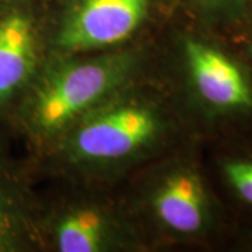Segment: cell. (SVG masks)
Returning a JSON list of instances; mask_svg holds the SVG:
<instances>
[{
    "mask_svg": "<svg viewBox=\"0 0 252 252\" xmlns=\"http://www.w3.org/2000/svg\"><path fill=\"white\" fill-rule=\"evenodd\" d=\"M109 241V224L94 209L70 210L56 227V244L62 252H97Z\"/></svg>",
    "mask_w": 252,
    "mask_h": 252,
    "instance_id": "cell-8",
    "label": "cell"
},
{
    "mask_svg": "<svg viewBox=\"0 0 252 252\" xmlns=\"http://www.w3.org/2000/svg\"><path fill=\"white\" fill-rule=\"evenodd\" d=\"M152 0H73L62 18L56 45L63 52H84L115 45L135 32Z\"/></svg>",
    "mask_w": 252,
    "mask_h": 252,
    "instance_id": "cell-4",
    "label": "cell"
},
{
    "mask_svg": "<svg viewBox=\"0 0 252 252\" xmlns=\"http://www.w3.org/2000/svg\"><path fill=\"white\" fill-rule=\"evenodd\" d=\"M248 247H250V250H252V234L248 238Z\"/></svg>",
    "mask_w": 252,
    "mask_h": 252,
    "instance_id": "cell-12",
    "label": "cell"
},
{
    "mask_svg": "<svg viewBox=\"0 0 252 252\" xmlns=\"http://www.w3.org/2000/svg\"><path fill=\"white\" fill-rule=\"evenodd\" d=\"M247 56H248V67H250V70H251L252 74V38L251 41H250V44L247 46Z\"/></svg>",
    "mask_w": 252,
    "mask_h": 252,
    "instance_id": "cell-11",
    "label": "cell"
},
{
    "mask_svg": "<svg viewBox=\"0 0 252 252\" xmlns=\"http://www.w3.org/2000/svg\"><path fill=\"white\" fill-rule=\"evenodd\" d=\"M221 171L237 199L252 207V156L227 158L221 164Z\"/></svg>",
    "mask_w": 252,
    "mask_h": 252,
    "instance_id": "cell-9",
    "label": "cell"
},
{
    "mask_svg": "<svg viewBox=\"0 0 252 252\" xmlns=\"http://www.w3.org/2000/svg\"><path fill=\"white\" fill-rule=\"evenodd\" d=\"M36 224L26 184L16 164L0 147V252L35 247Z\"/></svg>",
    "mask_w": 252,
    "mask_h": 252,
    "instance_id": "cell-7",
    "label": "cell"
},
{
    "mask_svg": "<svg viewBox=\"0 0 252 252\" xmlns=\"http://www.w3.org/2000/svg\"><path fill=\"white\" fill-rule=\"evenodd\" d=\"M248 0H196L199 9L212 20H231L240 16Z\"/></svg>",
    "mask_w": 252,
    "mask_h": 252,
    "instance_id": "cell-10",
    "label": "cell"
},
{
    "mask_svg": "<svg viewBox=\"0 0 252 252\" xmlns=\"http://www.w3.org/2000/svg\"><path fill=\"white\" fill-rule=\"evenodd\" d=\"M39 38L27 0H0V121L11 118L34 80Z\"/></svg>",
    "mask_w": 252,
    "mask_h": 252,
    "instance_id": "cell-5",
    "label": "cell"
},
{
    "mask_svg": "<svg viewBox=\"0 0 252 252\" xmlns=\"http://www.w3.org/2000/svg\"><path fill=\"white\" fill-rule=\"evenodd\" d=\"M153 207L162 225L177 235L202 237L216 224L215 203L192 165H180L164 177L154 193Z\"/></svg>",
    "mask_w": 252,
    "mask_h": 252,
    "instance_id": "cell-6",
    "label": "cell"
},
{
    "mask_svg": "<svg viewBox=\"0 0 252 252\" xmlns=\"http://www.w3.org/2000/svg\"><path fill=\"white\" fill-rule=\"evenodd\" d=\"M135 69L129 52L69 62L30 84L11 118L35 137L58 135L108 101Z\"/></svg>",
    "mask_w": 252,
    "mask_h": 252,
    "instance_id": "cell-1",
    "label": "cell"
},
{
    "mask_svg": "<svg viewBox=\"0 0 252 252\" xmlns=\"http://www.w3.org/2000/svg\"><path fill=\"white\" fill-rule=\"evenodd\" d=\"M164 130L153 104L137 98L101 104L73 124L66 150L79 164L105 165L140 153Z\"/></svg>",
    "mask_w": 252,
    "mask_h": 252,
    "instance_id": "cell-2",
    "label": "cell"
},
{
    "mask_svg": "<svg viewBox=\"0 0 252 252\" xmlns=\"http://www.w3.org/2000/svg\"><path fill=\"white\" fill-rule=\"evenodd\" d=\"M188 87L210 119H252V74L216 42L190 35L182 44Z\"/></svg>",
    "mask_w": 252,
    "mask_h": 252,
    "instance_id": "cell-3",
    "label": "cell"
}]
</instances>
